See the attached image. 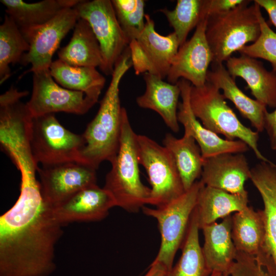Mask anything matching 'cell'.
<instances>
[{
  "label": "cell",
  "instance_id": "29",
  "mask_svg": "<svg viewBox=\"0 0 276 276\" xmlns=\"http://www.w3.org/2000/svg\"><path fill=\"white\" fill-rule=\"evenodd\" d=\"M197 214L195 209L191 216L185 239L181 246V255L167 272V276H211L199 240Z\"/></svg>",
  "mask_w": 276,
  "mask_h": 276
},
{
  "label": "cell",
  "instance_id": "37",
  "mask_svg": "<svg viewBox=\"0 0 276 276\" xmlns=\"http://www.w3.org/2000/svg\"><path fill=\"white\" fill-rule=\"evenodd\" d=\"M268 14L271 24L276 28V0H255Z\"/></svg>",
  "mask_w": 276,
  "mask_h": 276
},
{
  "label": "cell",
  "instance_id": "9",
  "mask_svg": "<svg viewBox=\"0 0 276 276\" xmlns=\"http://www.w3.org/2000/svg\"><path fill=\"white\" fill-rule=\"evenodd\" d=\"M74 7L79 18L88 22L99 42L103 57L100 70L111 75L117 61L129 44L111 1L81 0Z\"/></svg>",
  "mask_w": 276,
  "mask_h": 276
},
{
  "label": "cell",
  "instance_id": "10",
  "mask_svg": "<svg viewBox=\"0 0 276 276\" xmlns=\"http://www.w3.org/2000/svg\"><path fill=\"white\" fill-rule=\"evenodd\" d=\"M145 26L140 36L129 44L136 75L149 73L162 79L167 77L180 44L173 32L163 36L155 29L154 22L145 14Z\"/></svg>",
  "mask_w": 276,
  "mask_h": 276
},
{
  "label": "cell",
  "instance_id": "24",
  "mask_svg": "<svg viewBox=\"0 0 276 276\" xmlns=\"http://www.w3.org/2000/svg\"><path fill=\"white\" fill-rule=\"evenodd\" d=\"M81 0H43L28 3L22 0H1L6 13L21 33L37 29L50 21L62 10L74 7Z\"/></svg>",
  "mask_w": 276,
  "mask_h": 276
},
{
  "label": "cell",
  "instance_id": "18",
  "mask_svg": "<svg viewBox=\"0 0 276 276\" xmlns=\"http://www.w3.org/2000/svg\"><path fill=\"white\" fill-rule=\"evenodd\" d=\"M232 238L237 250L253 258L276 276L266 251L265 230L262 210L251 206L232 215Z\"/></svg>",
  "mask_w": 276,
  "mask_h": 276
},
{
  "label": "cell",
  "instance_id": "7",
  "mask_svg": "<svg viewBox=\"0 0 276 276\" xmlns=\"http://www.w3.org/2000/svg\"><path fill=\"white\" fill-rule=\"evenodd\" d=\"M29 138L31 152L38 165L73 161L84 163L81 157L84 144L82 135L65 128L54 113L32 117Z\"/></svg>",
  "mask_w": 276,
  "mask_h": 276
},
{
  "label": "cell",
  "instance_id": "17",
  "mask_svg": "<svg viewBox=\"0 0 276 276\" xmlns=\"http://www.w3.org/2000/svg\"><path fill=\"white\" fill-rule=\"evenodd\" d=\"M250 169L243 153H222L203 158L200 180L206 186L248 196L244 185L250 179Z\"/></svg>",
  "mask_w": 276,
  "mask_h": 276
},
{
  "label": "cell",
  "instance_id": "5",
  "mask_svg": "<svg viewBox=\"0 0 276 276\" xmlns=\"http://www.w3.org/2000/svg\"><path fill=\"white\" fill-rule=\"evenodd\" d=\"M190 101L194 115L205 128L224 136L225 139L244 142L261 162L275 164L259 150V132L240 122L217 87L207 81L201 86L192 85Z\"/></svg>",
  "mask_w": 276,
  "mask_h": 276
},
{
  "label": "cell",
  "instance_id": "30",
  "mask_svg": "<svg viewBox=\"0 0 276 276\" xmlns=\"http://www.w3.org/2000/svg\"><path fill=\"white\" fill-rule=\"evenodd\" d=\"M30 45L21 31L7 14L0 26V84L11 75L10 65L20 63Z\"/></svg>",
  "mask_w": 276,
  "mask_h": 276
},
{
  "label": "cell",
  "instance_id": "1",
  "mask_svg": "<svg viewBox=\"0 0 276 276\" xmlns=\"http://www.w3.org/2000/svg\"><path fill=\"white\" fill-rule=\"evenodd\" d=\"M62 227L44 201L39 180L21 181L18 198L0 217V276H49Z\"/></svg>",
  "mask_w": 276,
  "mask_h": 276
},
{
  "label": "cell",
  "instance_id": "38",
  "mask_svg": "<svg viewBox=\"0 0 276 276\" xmlns=\"http://www.w3.org/2000/svg\"><path fill=\"white\" fill-rule=\"evenodd\" d=\"M168 271L163 265L153 261L144 276H167Z\"/></svg>",
  "mask_w": 276,
  "mask_h": 276
},
{
  "label": "cell",
  "instance_id": "35",
  "mask_svg": "<svg viewBox=\"0 0 276 276\" xmlns=\"http://www.w3.org/2000/svg\"><path fill=\"white\" fill-rule=\"evenodd\" d=\"M245 0H204V8L208 16L222 13L232 10Z\"/></svg>",
  "mask_w": 276,
  "mask_h": 276
},
{
  "label": "cell",
  "instance_id": "31",
  "mask_svg": "<svg viewBox=\"0 0 276 276\" xmlns=\"http://www.w3.org/2000/svg\"><path fill=\"white\" fill-rule=\"evenodd\" d=\"M204 0H178L175 8L158 11L166 17L176 34L180 46L186 41L190 32L196 27L203 14Z\"/></svg>",
  "mask_w": 276,
  "mask_h": 276
},
{
  "label": "cell",
  "instance_id": "2",
  "mask_svg": "<svg viewBox=\"0 0 276 276\" xmlns=\"http://www.w3.org/2000/svg\"><path fill=\"white\" fill-rule=\"evenodd\" d=\"M132 66L130 51L127 47L115 64L111 81L96 115L82 134L84 143L81 151L82 160L96 169L104 160L110 163L118 152L123 109L119 85Z\"/></svg>",
  "mask_w": 276,
  "mask_h": 276
},
{
  "label": "cell",
  "instance_id": "8",
  "mask_svg": "<svg viewBox=\"0 0 276 276\" xmlns=\"http://www.w3.org/2000/svg\"><path fill=\"white\" fill-rule=\"evenodd\" d=\"M139 163L151 185L149 204L159 207L181 196L185 190L171 152L164 145L137 134Z\"/></svg>",
  "mask_w": 276,
  "mask_h": 276
},
{
  "label": "cell",
  "instance_id": "27",
  "mask_svg": "<svg viewBox=\"0 0 276 276\" xmlns=\"http://www.w3.org/2000/svg\"><path fill=\"white\" fill-rule=\"evenodd\" d=\"M49 70L52 77L61 86L81 91L98 102L106 79L96 67L72 66L58 59L52 62Z\"/></svg>",
  "mask_w": 276,
  "mask_h": 276
},
{
  "label": "cell",
  "instance_id": "26",
  "mask_svg": "<svg viewBox=\"0 0 276 276\" xmlns=\"http://www.w3.org/2000/svg\"><path fill=\"white\" fill-rule=\"evenodd\" d=\"M58 59L75 66L100 68L103 57L99 42L88 22L79 18L68 43L58 52Z\"/></svg>",
  "mask_w": 276,
  "mask_h": 276
},
{
  "label": "cell",
  "instance_id": "3",
  "mask_svg": "<svg viewBox=\"0 0 276 276\" xmlns=\"http://www.w3.org/2000/svg\"><path fill=\"white\" fill-rule=\"evenodd\" d=\"M110 163L111 168L103 188L112 195L116 206L136 212L149 204L151 189L140 178L137 134L132 129L124 107L119 147Z\"/></svg>",
  "mask_w": 276,
  "mask_h": 276
},
{
  "label": "cell",
  "instance_id": "25",
  "mask_svg": "<svg viewBox=\"0 0 276 276\" xmlns=\"http://www.w3.org/2000/svg\"><path fill=\"white\" fill-rule=\"evenodd\" d=\"M248 196L232 194L202 183L195 207L200 229L233 212L243 210L248 206Z\"/></svg>",
  "mask_w": 276,
  "mask_h": 276
},
{
  "label": "cell",
  "instance_id": "34",
  "mask_svg": "<svg viewBox=\"0 0 276 276\" xmlns=\"http://www.w3.org/2000/svg\"><path fill=\"white\" fill-rule=\"evenodd\" d=\"M229 276H274L252 257L238 251Z\"/></svg>",
  "mask_w": 276,
  "mask_h": 276
},
{
  "label": "cell",
  "instance_id": "13",
  "mask_svg": "<svg viewBox=\"0 0 276 276\" xmlns=\"http://www.w3.org/2000/svg\"><path fill=\"white\" fill-rule=\"evenodd\" d=\"M40 166L37 174L41 193L45 202L52 208L80 190L97 183V169L81 162Z\"/></svg>",
  "mask_w": 276,
  "mask_h": 276
},
{
  "label": "cell",
  "instance_id": "36",
  "mask_svg": "<svg viewBox=\"0 0 276 276\" xmlns=\"http://www.w3.org/2000/svg\"><path fill=\"white\" fill-rule=\"evenodd\" d=\"M264 130L268 136L271 148L276 150V108L272 112L267 111L266 112Z\"/></svg>",
  "mask_w": 276,
  "mask_h": 276
},
{
  "label": "cell",
  "instance_id": "23",
  "mask_svg": "<svg viewBox=\"0 0 276 276\" xmlns=\"http://www.w3.org/2000/svg\"><path fill=\"white\" fill-rule=\"evenodd\" d=\"M206 81L222 90L224 98L233 102L242 116L250 121L257 131L262 132L264 130L267 107L246 95L238 87L235 79L223 64H211Z\"/></svg>",
  "mask_w": 276,
  "mask_h": 276
},
{
  "label": "cell",
  "instance_id": "14",
  "mask_svg": "<svg viewBox=\"0 0 276 276\" xmlns=\"http://www.w3.org/2000/svg\"><path fill=\"white\" fill-rule=\"evenodd\" d=\"M208 17L204 9L193 36L179 47L167 76L169 83L176 84L180 79L196 87L206 83L209 67L213 59L205 34Z\"/></svg>",
  "mask_w": 276,
  "mask_h": 276
},
{
  "label": "cell",
  "instance_id": "22",
  "mask_svg": "<svg viewBox=\"0 0 276 276\" xmlns=\"http://www.w3.org/2000/svg\"><path fill=\"white\" fill-rule=\"evenodd\" d=\"M144 80L146 89L136 98L137 105L155 111L173 132H177L179 126L177 109L181 93L178 85L165 82L149 73L144 74Z\"/></svg>",
  "mask_w": 276,
  "mask_h": 276
},
{
  "label": "cell",
  "instance_id": "21",
  "mask_svg": "<svg viewBox=\"0 0 276 276\" xmlns=\"http://www.w3.org/2000/svg\"><path fill=\"white\" fill-rule=\"evenodd\" d=\"M250 179L264 204L262 210L267 255L276 273V164L261 162L250 169Z\"/></svg>",
  "mask_w": 276,
  "mask_h": 276
},
{
  "label": "cell",
  "instance_id": "6",
  "mask_svg": "<svg viewBox=\"0 0 276 276\" xmlns=\"http://www.w3.org/2000/svg\"><path fill=\"white\" fill-rule=\"evenodd\" d=\"M202 185L200 180H197L189 190L170 202L154 209L145 206L142 209L144 214L156 220L160 232V245L153 262L161 264L168 271L173 267L176 252L185 239Z\"/></svg>",
  "mask_w": 276,
  "mask_h": 276
},
{
  "label": "cell",
  "instance_id": "4",
  "mask_svg": "<svg viewBox=\"0 0 276 276\" xmlns=\"http://www.w3.org/2000/svg\"><path fill=\"white\" fill-rule=\"evenodd\" d=\"M251 1L244 2L226 12L209 16L206 37L212 55V63L223 64L249 42L260 35L258 11L260 6Z\"/></svg>",
  "mask_w": 276,
  "mask_h": 276
},
{
  "label": "cell",
  "instance_id": "19",
  "mask_svg": "<svg viewBox=\"0 0 276 276\" xmlns=\"http://www.w3.org/2000/svg\"><path fill=\"white\" fill-rule=\"evenodd\" d=\"M226 69L234 78L246 83L255 100L266 107L276 108V72L266 69L256 58L241 55L226 61Z\"/></svg>",
  "mask_w": 276,
  "mask_h": 276
},
{
  "label": "cell",
  "instance_id": "39",
  "mask_svg": "<svg viewBox=\"0 0 276 276\" xmlns=\"http://www.w3.org/2000/svg\"><path fill=\"white\" fill-rule=\"evenodd\" d=\"M211 276H222V275L221 274H220L219 273L213 272L211 274Z\"/></svg>",
  "mask_w": 276,
  "mask_h": 276
},
{
  "label": "cell",
  "instance_id": "12",
  "mask_svg": "<svg viewBox=\"0 0 276 276\" xmlns=\"http://www.w3.org/2000/svg\"><path fill=\"white\" fill-rule=\"evenodd\" d=\"M79 18L75 7L67 8L45 25L22 33L29 43L30 49L23 56L20 63L31 65L22 75L50 68L53 56L61 41L74 28Z\"/></svg>",
  "mask_w": 276,
  "mask_h": 276
},
{
  "label": "cell",
  "instance_id": "32",
  "mask_svg": "<svg viewBox=\"0 0 276 276\" xmlns=\"http://www.w3.org/2000/svg\"><path fill=\"white\" fill-rule=\"evenodd\" d=\"M118 22L129 43L136 39L145 28V2L143 0H112Z\"/></svg>",
  "mask_w": 276,
  "mask_h": 276
},
{
  "label": "cell",
  "instance_id": "28",
  "mask_svg": "<svg viewBox=\"0 0 276 276\" xmlns=\"http://www.w3.org/2000/svg\"><path fill=\"white\" fill-rule=\"evenodd\" d=\"M163 143L174 157L186 191L201 177L203 158L200 149L193 137L185 133L177 139L168 133Z\"/></svg>",
  "mask_w": 276,
  "mask_h": 276
},
{
  "label": "cell",
  "instance_id": "20",
  "mask_svg": "<svg viewBox=\"0 0 276 276\" xmlns=\"http://www.w3.org/2000/svg\"><path fill=\"white\" fill-rule=\"evenodd\" d=\"M201 227L204 236L202 254L208 267L212 272L222 276L229 273L237 255L232 238V215Z\"/></svg>",
  "mask_w": 276,
  "mask_h": 276
},
{
  "label": "cell",
  "instance_id": "11",
  "mask_svg": "<svg viewBox=\"0 0 276 276\" xmlns=\"http://www.w3.org/2000/svg\"><path fill=\"white\" fill-rule=\"evenodd\" d=\"M97 103L81 91L59 85L50 70L33 73V89L26 103L32 117L58 112L83 114Z\"/></svg>",
  "mask_w": 276,
  "mask_h": 276
},
{
  "label": "cell",
  "instance_id": "15",
  "mask_svg": "<svg viewBox=\"0 0 276 276\" xmlns=\"http://www.w3.org/2000/svg\"><path fill=\"white\" fill-rule=\"evenodd\" d=\"M180 89L181 102L179 103L177 120L185 129V134L193 137L198 145L203 158L225 153H243L249 149L244 142L228 140L205 128L194 115L190 101L191 83L180 79L176 83Z\"/></svg>",
  "mask_w": 276,
  "mask_h": 276
},
{
  "label": "cell",
  "instance_id": "33",
  "mask_svg": "<svg viewBox=\"0 0 276 276\" xmlns=\"http://www.w3.org/2000/svg\"><path fill=\"white\" fill-rule=\"evenodd\" d=\"M258 15L261 27L260 36L255 42L245 45L239 52L241 55L268 61L271 65L272 71L276 72V33L265 20L260 7Z\"/></svg>",
  "mask_w": 276,
  "mask_h": 276
},
{
  "label": "cell",
  "instance_id": "16",
  "mask_svg": "<svg viewBox=\"0 0 276 276\" xmlns=\"http://www.w3.org/2000/svg\"><path fill=\"white\" fill-rule=\"evenodd\" d=\"M114 206L116 202L110 193L95 183L80 190L52 209L63 226L74 222L101 220Z\"/></svg>",
  "mask_w": 276,
  "mask_h": 276
}]
</instances>
